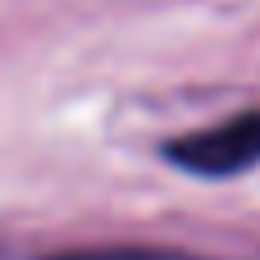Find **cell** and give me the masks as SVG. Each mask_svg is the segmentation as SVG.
<instances>
[{"label":"cell","instance_id":"obj_1","mask_svg":"<svg viewBox=\"0 0 260 260\" xmlns=\"http://www.w3.org/2000/svg\"><path fill=\"white\" fill-rule=\"evenodd\" d=\"M165 155L197 178H233V174L260 165V110H242L215 128L187 133V137L169 142Z\"/></svg>","mask_w":260,"mask_h":260},{"label":"cell","instance_id":"obj_2","mask_svg":"<svg viewBox=\"0 0 260 260\" xmlns=\"http://www.w3.org/2000/svg\"><path fill=\"white\" fill-rule=\"evenodd\" d=\"M41 260H192V256L165 251V247H78V251H55Z\"/></svg>","mask_w":260,"mask_h":260}]
</instances>
